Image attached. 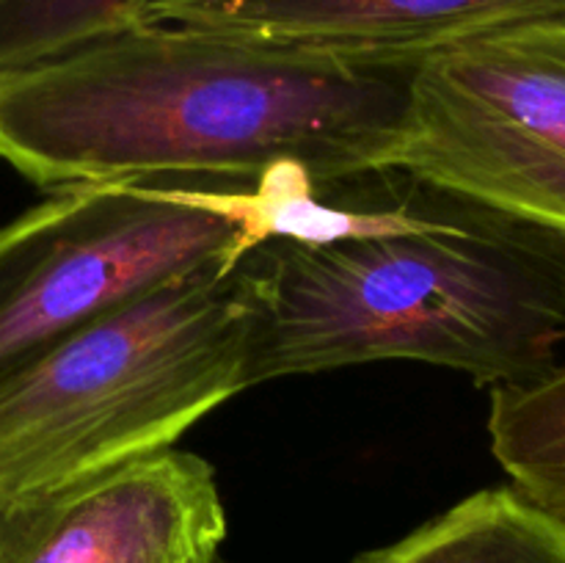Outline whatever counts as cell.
I'll list each match as a JSON object with an SVG mask.
<instances>
[{"label": "cell", "mask_w": 565, "mask_h": 563, "mask_svg": "<svg viewBox=\"0 0 565 563\" xmlns=\"http://www.w3.org/2000/svg\"><path fill=\"white\" fill-rule=\"evenodd\" d=\"M414 61L143 20L0 77V163L42 188L395 169Z\"/></svg>", "instance_id": "obj_1"}, {"label": "cell", "mask_w": 565, "mask_h": 563, "mask_svg": "<svg viewBox=\"0 0 565 563\" xmlns=\"http://www.w3.org/2000/svg\"><path fill=\"white\" fill-rule=\"evenodd\" d=\"M254 293V384L412 359L524 384L565 340V235L434 185L403 226L241 259Z\"/></svg>", "instance_id": "obj_2"}, {"label": "cell", "mask_w": 565, "mask_h": 563, "mask_svg": "<svg viewBox=\"0 0 565 563\" xmlns=\"http://www.w3.org/2000/svg\"><path fill=\"white\" fill-rule=\"evenodd\" d=\"M252 282L213 265L61 337L0 379V502L174 447L254 386Z\"/></svg>", "instance_id": "obj_3"}, {"label": "cell", "mask_w": 565, "mask_h": 563, "mask_svg": "<svg viewBox=\"0 0 565 563\" xmlns=\"http://www.w3.org/2000/svg\"><path fill=\"white\" fill-rule=\"evenodd\" d=\"M191 185H64L0 226V379L103 315L246 257L241 221Z\"/></svg>", "instance_id": "obj_4"}, {"label": "cell", "mask_w": 565, "mask_h": 563, "mask_svg": "<svg viewBox=\"0 0 565 563\" xmlns=\"http://www.w3.org/2000/svg\"><path fill=\"white\" fill-rule=\"evenodd\" d=\"M395 169L565 235V20L414 59Z\"/></svg>", "instance_id": "obj_5"}, {"label": "cell", "mask_w": 565, "mask_h": 563, "mask_svg": "<svg viewBox=\"0 0 565 563\" xmlns=\"http://www.w3.org/2000/svg\"><path fill=\"white\" fill-rule=\"evenodd\" d=\"M224 539L215 469L177 447L0 502V563H213Z\"/></svg>", "instance_id": "obj_6"}, {"label": "cell", "mask_w": 565, "mask_h": 563, "mask_svg": "<svg viewBox=\"0 0 565 563\" xmlns=\"http://www.w3.org/2000/svg\"><path fill=\"white\" fill-rule=\"evenodd\" d=\"M147 20L356 59L414 61L489 33L565 20V0H154Z\"/></svg>", "instance_id": "obj_7"}, {"label": "cell", "mask_w": 565, "mask_h": 563, "mask_svg": "<svg viewBox=\"0 0 565 563\" xmlns=\"http://www.w3.org/2000/svg\"><path fill=\"white\" fill-rule=\"evenodd\" d=\"M353 563H565V519L513 486L483 489Z\"/></svg>", "instance_id": "obj_8"}, {"label": "cell", "mask_w": 565, "mask_h": 563, "mask_svg": "<svg viewBox=\"0 0 565 563\" xmlns=\"http://www.w3.org/2000/svg\"><path fill=\"white\" fill-rule=\"evenodd\" d=\"M491 453L513 489L565 519V364L491 390Z\"/></svg>", "instance_id": "obj_9"}, {"label": "cell", "mask_w": 565, "mask_h": 563, "mask_svg": "<svg viewBox=\"0 0 565 563\" xmlns=\"http://www.w3.org/2000/svg\"><path fill=\"white\" fill-rule=\"evenodd\" d=\"M154 0H0V77L147 20Z\"/></svg>", "instance_id": "obj_10"}, {"label": "cell", "mask_w": 565, "mask_h": 563, "mask_svg": "<svg viewBox=\"0 0 565 563\" xmlns=\"http://www.w3.org/2000/svg\"><path fill=\"white\" fill-rule=\"evenodd\" d=\"M213 563H221V557H218V561H213Z\"/></svg>", "instance_id": "obj_11"}]
</instances>
